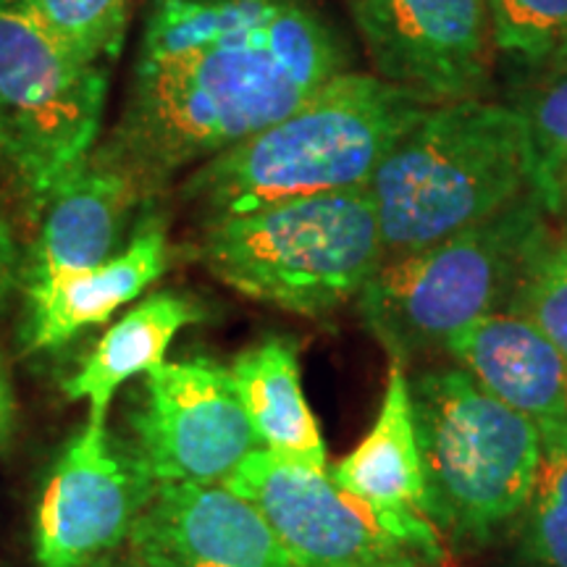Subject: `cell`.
<instances>
[{"label": "cell", "instance_id": "cell-12", "mask_svg": "<svg viewBox=\"0 0 567 567\" xmlns=\"http://www.w3.org/2000/svg\"><path fill=\"white\" fill-rule=\"evenodd\" d=\"M130 547L147 567H295L260 509L226 484L153 486Z\"/></svg>", "mask_w": 567, "mask_h": 567}, {"label": "cell", "instance_id": "cell-7", "mask_svg": "<svg viewBox=\"0 0 567 567\" xmlns=\"http://www.w3.org/2000/svg\"><path fill=\"white\" fill-rule=\"evenodd\" d=\"M105 71L69 51L32 0H0V179L32 216L92 155Z\"/></svg>", "mask_w": 567, "mask_h": 567}, {"label": "cell", "instance_id": "cell-24", "mask_svg": "<svg viewBox=\"0 0 567 567\" xmlns=\"http://www.w3.org/2000/svg\"><path fill=\"white\" fill-rule=\"evenodd\" d=\"M17 281H19L17 243H13L9 221H6V216L0 213V313H3L6 302H9Z\"/></svg>", "mask_w": 567, "mask_h": 567}, {"label": "cell", "instance_id": "cell-25", "mask_svg": "<svg viewBox=\"0 0 567 567\" xmlns=\"http://www.w3.org/2000/svg\"><path fill=\"white\" fill-rule=\"evenodd\" d=\"M13 423H17V408H13V392L9 384V375L0 363V452L9 450L13 439Z\"/></svg>", "mask_w": 567, "mask_h": 567}, {"label": "cell", "instance_id": "cell-16", "mask_svg": "<svg viewBox=\"0 0 567 567\" xmlns=\"http://www.w3.org/2000/svg\"><path fill=\"white\" fill-rule=\"evenodd\" d=\"M258 444L292 463L326 471V444L302 392L300 358L287 337L247 347L229 365Z\"/></svg>", "mask_w": 567, "mask_h": 567}, {"label": "cell", "instance_id": "cell-18", "mask_svg": "<svg viewBox=\"0 0 567 567\" xmlns=\"http://www.w3.org/2000/svg\"><path fill=\"white\" fill-rule=\"evenodd\" d=\"M203 308L189 297L158 292L105 331L80 371L63 381L69 400H87L90 423L105 425L118 386L166 363V352L184 326L203 321Z\"/></svg>", "mask_w": 567, "mask_h": 567}, {"label": "cell", "instance_id": "cell-4", "mask_svg": "<svg viewBox=\"0 0 567 567\" xmlns=\"http://www.w3.org/2000/svg\"><path fill=\"white\" fill-rule=\"evenodd\" d=\"M197 255L218 281L250 300L323 318L363 295L386 247L363 187L216 218Z\"/></svg>", "mask_w": 567, "mask_h": 567}, {"label": "cell", "instance_id": "cell-13", "mask_svg": "<svg viewBox=\"0 0 567 567\" xmlns=\"http://www.w3.org/2000/svg\"><path fill=\"white\" fill-rule=\"evenodd\" d=\"M145 197L137 179L101 155H90L38 216V239L21 271L24 287L87 271L113 258L130 213Z\"/></svg>", "mask_w": 567, "mask_h": 567}, {"label": "cell", "instance_id": "cell-8", "mask_svg": "<svg viewBox=\"0 0 567 567\" xmlns=\"http://www.w3.org/2000/svg\"><path fill=\"white\" fill-rule=\"evenodd\" d=\"M226 486L260 509L295 567H434L442 538L415 509H386L360 499L331 478L258 450Z\"/></svg>", "mask_w": 567, "mask_h": 567}, {"label": "cell", "instance_id": "cell-15", "mask_svg": "<svg viewBox=\"0 0 567 567\" xmlns=\"http://www.w3.org/2000/svg\"><path fill=\"white\" fill-rule=\"evenodd\" d=\"M168 266V243L161 224L147 221L132 243L101 266L87 271L59 276V279L27 289L30 318L27 344L30 350H53L66 344L82 329L101 326L137 300Z\"/></svg>", "mask_w": 567, "mask_h": 567}, {"label": "cell", "instance_id": "cell-10", "mask_svg": "<svg viewBox=\"0 0 567 567\" xmlns=\"http://www.w3.org/2000/svg\"><path fill=\"white\" fill-rule=\"evenodd\" d=\"M375 76L431 105L484 97L492 84L488 0H350Z\"/></svg>", "mask_w": 567, "mask_h": 567}, {"label": "cell", "instance_id": "cell-3", "mask_svg": "<svg viewBox=\"0 0 567 567\" xmlns=\"http://www.w3.org/2000/svg\"><path fill=\"white\" fill-rule=\"evenodd\" d=\"M534 189L526 118L513 103L484 97L431 105L368 184L386 258L471 229Z\"/></svg>", "mask_w": 567, "mask_h": 567}, {"label": "cell", "instance_id": "cell-17", "mask_svg": "<svg viewBox=\"0 0 567 567\" xmlns=\"http://www.w3.org/2000/svg\"><path fill=\"white\" fill-rule=\"evenodd\" d=\"M344 492L386 509H415L429 517L423 457L417 444L405 363L392 358L381 410L373 429L331 471ZM431 520V517H429Z\"/></svg>", "mask_w": 567, "mask_h": 567}, {"label": "cell", "instance_id": "cell-9", "mask_svg": "<svg viewBox=\"0 0 567 567\" xmlns=\"http://www.w3.org/2000/svg\"><path fill=\"white\" fill-rule=\"evenodd\" d=\"M130 460L147 488L226 484L258 450L229 368L208 358L161 363L145 373V402L132 421Z\"/></svg>", "mask_w": 567, "mask_h": 567}, {"label": "cell", "instance_id": "cell-6", "mask_svg": "<svg viewBox=\"0 0 567 567\" xmlns=\"http://www.w3.org/2000/svg\"><path fill=\"white\" fill-rule=\"evenodd\" d=\"M429 517L455 538L484 542L520 517L542 463V434L460 365L410 379Z\"/></svg>", "mask_w": 567, "mask_h": 567}, {"label": "cell", "instance_id": "cell-27", "mask_svg": "<svg viewBox=\"0 0 567 567\" xmlns=\"http://www.w3.org/2000/svg\"><path fill=\"white\" fill-rule=\"evenodd\" d=\"M101 567H147L145 563H142V559H137V557H134L132 555V551H130V557H113V559H109V563H105V565H101Z\"/></svg>", "mask_w": 567, "mask_h": 567}, {"label": "cell", "instance_id": "cell-14", "mask_svg": "<svg viewBox=\"0 0 567 567\" xmlns=\"http://www.w3.org/2000/svg\"><path fill=\"white\" fill-rule=\"evenodd\" d=\"M444 350L488 394L538 429L567 425V363L528 318L499 310L467 323Z\"/></svg>", "mask_w": 567, "mask_h": 567}, {"label": "cell", "instance_id": "cell-11", "mask_svg": "<svg viewBox=\"0 0 567 567\" xmlns=\"http://www.w3.org/2000/svg\"><path fill=\"white\" fill-rule=\"evenodd\" d=\"M151 488L113 450L105 425L90 423L63 446L34 515L40 567H101L130 542Z\"/></svg>", "mask_w": 567, "mask_h": 567}, {"label": "cell", "instance_id": "cell-19", "mask_svg": "<svg viewBox=\"0 0 567 567\" xmlns=\"http://www.w3.org/2000/svg\"><path fill=\"white\" fill-rule=\"evenodd\" d=\"M494 51L528 84L567 66V0H488Z\"/></svg>", "mask_w": 567, "mask_h": 567}, {"label": "cell", "instance_id": "cell-26", "mask_svg": "<svg viewBox=\"0 0 567 567\" xmlns=\"http://www.w3.org/2000/svg\"><path fill=\"white\" fill-rule=\"evenodd\" d=\"M549 205H551V210H555V218H559L567 229V168L557 176L555 184H551Z\"/></svg>", "mask_w": 567, "mask_h": 567}, {"label": "cell", "instance_id": "cell-22", "mask_svg": "<svg viewBox=\"0 0 567 567\" xmlns=\"http://www.w3.org/2000/svg\"><path fill=\"white\" fill-rule=\"evenodd\" d=\"M513 105L528 124L538 189L549 200L551 184L567 168V66L523 84Z\"/></svg>", "mask_w": 567, "mask_h": 567}, {"label": "cell", "instance_id": "cell-1", "mask_svg": "<svg viewBox=\"0 0 567 567\" xmlns=\"http://www.w3.org/2000/svg\"><path fill=\"white\" fill-rule=\"evenodd\" d=\"M342 71L344 45L300 0H153L122 124L95 155L151 193Z\"/></svg>", "mask_w": 567, "mask_h": 567}, {"label": "cell", "instance_id": "cell-2", "mask_svg": "<svg viewBox=\"0 0 567 567\" xmlns=\"http://www.w3.org/2000/svg\"><path fill=\"white\" fill-rule=\"evenodd\" d=\"M431 109L375 74L342 71L279 122L195 168L184 197L208 221L300 197L363 189Z\"/></svg>", "mask_w": 567, "mask_h": 567}, {"label": "cell", "instance_id": "cell-23", "mask_svg": "<svg viewBox=\"0 0 567 567\" xmlns=\"http://www.w3.org/2000/svg\"><path fill=\"white\" fill-rule=\"evenodd\" d=\"M507 310L528 318L567 363V234L538 255Z\"/></svg>", "mask_w": 567, "mask_h": 567}, {"label": "cell", "instance_id": "cell-5", "mask_svg": "<svg viewBox=\"0 0 567 567\" xmlns=\"http://www.w3.org/2000/svg\"><path fill=\"white\" fill-rule=\"evenodd\" d=\"M555 237V210L534 189L471 229L386 258L354 300L360 318L392 358L408 363L467 323L507 310Z\"/></svg>", "mask_w": 567, "mask_h": 567}, {"label": "cell", "instance_id": "cell-20", "mask_svg": "<svg viewBox=\"0 0 567 567\" xmlns=\"http://www.w3.org/2000/svg\"><path fill=\"white\" fill-rule=\"evenodd\" d=\"M542 463L528 505L520 513L528 567H567V425H547Z\"/></svg>", "mask_w": 567, "mask_h": 567}, {"label": "cell", "instance_id": "cell-21", "mask_svg": "<svg viewBox=\"0 0 567 567\" xmlns=\"http://www.w3.org/2000/svg\"><path fill=\"white\" fill-rule=\"evenodd\" d=\"M32 6L76 59L101 66L118 55L132 0H32Z\"/></svg>", "mask_w": 567, "mask_h": 567}]
</instances>
